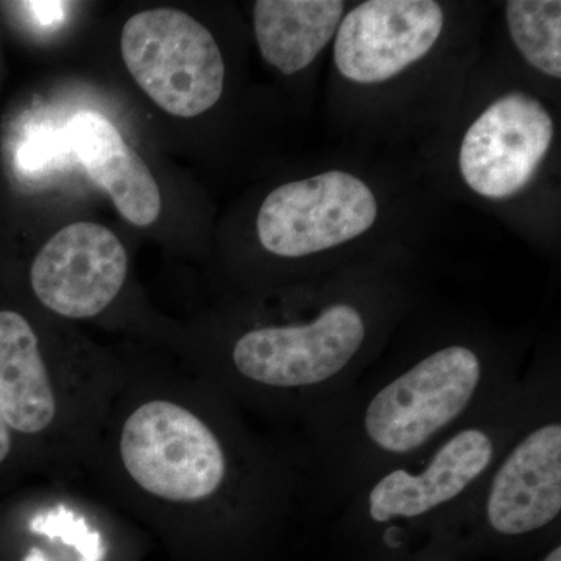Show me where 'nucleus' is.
I'll return each instance as SVG.
<instances>
[{
	"label": "nucleus",
	"instance_id": "15",
	"mask_svg": "<svg viewBox=\"0 0 561 561\" xmlns=\"http://www.w3.org/2000/svg\"><path fill=\"white\" fill-rule=\"evenodd\" d=\"M41 25H55V22H62L66 16V7L69 3L62 2H27L21 3Z\"/></svg>",
	"mask_w": 561,
	"mask_h": 561
},
{
	"label": "nucleus",
	"instance_id": "4",
	"mask_svg": "<svg viewBox=\"0 0 561 561\" xmlns=\"http://www.w3.org/2000/svg\"><path fill=\"white\" fill-rule=\"evenodd\" d=\"M478 354L467 346H448L383 387L365 413V430L387 453L420 448L456 420L481 382Z\"/></svg>",
	"mask_w": 561,
	"mask_h": 561
},
{
	"label": "nucleus",
	"instance_id": "17",
	"mask_svg": "<svg viewBox=\"0 0 561 561\" xmlns=\"http://www.w3.org/2000/svg\"><path fill=\"white\" fill-rule=\"evenodd\" d=\"M542 561H561V548L559 546V548H556L553 549V551L551 553H549L548 557H546L545 560Z\"/></svg>",
	"mask_w": 561,
	"mask_h": 561
},
{
	"label": "nucleus",
	"instance_id": "6",
	"mask_svg": "<svg viewBox=\"0 0 561 561\" xmlns=\"http://www.w3.org/2000/svg\"><path fill=\"white\" fill-rule=\"evenodd\" d=\"M365 332L356 308L330 306L312 323L247 332L236 343L232 360L251 381L272 387L313 386L350 364Z\"/></svg>",
	"mask_w": 561,
	"mask_h": 561
},
{
	"label": "nucleus",
	"instance_id": "1",
	"mask_svg": "<svg viewBox=\"0 0 561 561\" xmlns=\"http://www.w3.org/2000/svg\"><path fill=\"white\" fill-rule=\"evenodd\" d=\"M121 50L140 90L165 113L192 119L220 101L225 62L219 44L184 11L135 14L125 22Z\"/></svg>",
	"mask_w": 561,
	"mask_h": 561
},
{
	"label": "nucleus",
	"instance_id": "8",
	"mask_svg": "<svg viewBox=\"0 0 561 561\" xmlns=\"http://www.w3.org/2000/svg\"><path fill=\"white\" fill-rule=\"evenodd\" d=\"M445 27V11L434 0H370L342 20L334 61L346 80L382 83L426 57Z\"/></svg>",
	"mask_w": 561,
	"mask_h": 561
},
{
	"label": "nucleus",
	"instance_id": "2",
	"mask_svg": "<svg viewBox=\"0 0 561 561\" xmlns=\"http://www.w3.org/2000/svg\"><path fill=\"white\" fill-rule=\"evenodd\" d=\"M125 470L160 500L198 502L213 496L227 474L214 432L171 401H150L125 421L121 435Z\"/></svg>",
	"mask_w": 561,
	"mask_h": 561
},
{
	"label": "nucleus",
	"instance_id": "11",
	"mask_svg": "<svg viewBox=\"0 0 561 561\" xmlns=\"http://www.w3.org/2000/svg\"><path fill=\"white\" fill-rule=\"evenodd\" d=\"M493 459V443L479 430L461 431L431 461L426 471L413 476L404 470L387 474L370 493V515L376 523L397 516L415 518L453 501L478 479Z\"/></svg>",
	"mask_w": 561,
	"mask_h": 561
},
{
	"label": "nucleus",
	"instance_id": "10",
	"mask_svg": "<svg viewBox=\"0 0 561 561\" xmlns=\"http://www.w3.org/2000/svg\"><path fill=\"white\" fill-rule=\"evenodd\" d=\"M65 136L70 154L92 183L110 195L125 220L136 227H149L158 220L162 208L160 186L113 122L98 111H80L66 124Z\"/></svg>",
	"mask_w": 561,
	"mask_h": 561
},
{
	"label": "nucleus",
	"instance_id": "16",
	"mask_svg": "<svg viewBox=\"0 0 561 561\" xmlns=\"http://www.w3.org/2000/svg\"><path fill=\"white\" fill-rule=\"evenodd\" d=\"M11 449V435L10 426L3 419V413L0 411V463L7 459Z\"/></svg>",
	"mask_w": 561,
	"mask_h": 561
},
{
	"label": "nucleus",
	"instance_id": "14",
	"mask_svg": "<svg viewBox=\"0 0 561 561\" xmlns=\"http://www.w3.org/2000/svg\"><path fill=\"white\" fill-rule=\"evenodd\" d=\"M505 22L516 49L531 68L553 80L561 79V2L508 0Z\"/></svg>",
	"mask_w": 561,
	"mask_h": 561
},
{
	"label": "nucleus",
	"instance_id": "13",
	"mask_svg": "<svg viewBox=\"0 0 561 561\" xmlns=\"http://www.w3.org/2000/svg\"><path fill=\"white\" fill-rule=\"evenodd\" d=\"M342 0H257L254 36L264 60L284 76L308 69L341 25Z\"/></svg>",
	"mask_w": 561,
	"mask_h": 561
},
{
	"label": "nucleus",
	"instance_id": "12",
	"mask_svg": "<svg viewBox=\"0 0 561 561\" xmlns=\"http://www.w3.org/2000/svg\"><path fill=\"white\" fill-rule=\"evenodd\" d=\"M0 411L10 430L38 434L57 413L38 337L18 312L0 311Z\"/></svg>",
	"mask_w": 561,
	"mask_h": 561
},
{
	"label": "nucleus",
	"instance_id": "5",
	"mask_svg": "<svg viewBox=\"0 0 561 561\" xmlns=\"http://www.w3.org/2000/svg\"><path fill=\"white\" fill-rule=\"evenodd\" d=\"M553 136L556 124L545 103L526 92L502 95L461 139V179L483 198H511L534 179Z\"/></svg>",
	"mask_w": 561,
	"mask_h": 561
},
{
	"label": "nucleus",
	"instance_id": "3",
	"mask_svg": "<svg viewBox=\"0 0 561 561\" xmlns=\"http://www.w3.org/2000/svg\"><path fill=\"white\" fill-rule=\"evenodd\" d=\"M378 214V198L364 180L328 171L272 191L257 213V238L276 256H311L360 238Z\"/></svg>",
	"mask_w": 561,
	"mask_h": 561
},
{
	"label": "nucleus",
	"instance_id": "9",
	"mask_svg": "<svg viewBox=\"0 0 561 561\" xmlns=\"http://www.w3.org/2000/svg\"><path fill=\"white\" fill-rule=\"evenodd\" d=\"M561 512V426L540 427L513 449L491 485L486 516L504 535L551 524Z\"/></svg>",
	"mask_w": 561,
	"mask_h": 561
},
{
	"label": "nucleus",
	"instance_id": "7",
	"mask_svg": "<svg viewBox=\"0 0 561 561\" xmlns=\"http://www.w3.org/2000/svg\"><path fill=\"white\" fill-rule=\"evenodd\" d=\"M127 273L121 239L102 225L76 221L36 254L31 283L50 311L66 319H91L116 300Z\"/></svg>",
	"mask_w": 561,
	"mask_h": 561
}]
</instances>
